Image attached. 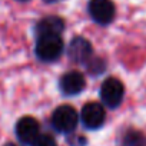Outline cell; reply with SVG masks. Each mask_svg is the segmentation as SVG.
Segmentation results:
<instances>
[{
	"label": "cell",
	"instance_id": "cell-1",
	"mask_svg": "<svg viewBox=\"0 0 146 146\" xmlns=\"http://www.w3.org/2000/svg\"><path fill=\"white\" fill-rule=\"evenodd\" d=\"M79 122V115L75 108L69 105H62L54 109L52 115V125L60 133H70L76 129Z\"/></svg>",
	"mask_w": 146,
	"mask_h": 146
},
{
	"label": "cell",
	"instance_id": "cell-2",
	"mask_svg": "<svg viewBox=\"0 0 146 146\" xmlns=\"http://www.w3.org/2000/svg\"><path fill=\"white\" fill-rule=\"evenodd\" d=\"M64 44L60 36L39 37L36 43V56L43 62H54L63 53Z\"/></svg>",
	"mask_w": 146,
	"mask_h": 146
},
{
	"label": "cell",
	"instance_id": "cell-3",
	"mask_svg": "<svg viewBox=\"0 0 146 146\" xmlns=\"http://www.w3.org/2000/svg\"><path fill=\"white\" fill-rule=\"evenodd\" d=\"M125 96L123 83L116 78H108L100 86L102 102L109 108H117Z\"/></svg>",
	"mask_w": 146,
	"mask_h": 146
},
{
	"label": "cell",
	"instance_id": "cell-4",
	"mask_svg": "<svg viewBox=\"0 0 146 146\" xmlns=\"http://www.w3.org/2000/svg\"><path fill=\"white\" fill-rule=\"evenodd\" d=\"M16 136L23 145H33L40 136L39 122L32 116H25L16 123Z\"/></svg>",
	"mask_w": 146,
	"mask_h": 146
},
{
	"label": "cell",
	"instance_id": "cell-5",
	"mask_svg": "<svg viewBox=\"0 0 146 146\" xmlns=\"http://www.w3.org/2000/svg\"><path fill=\"white\" fill-rule=\"evenodd\" d=\"M80 119L88 129H99L105 123L106 113L100 103L89 102L83 106V109L80 112Z\"/></svg>",
	"mask_w": 146,
	"mask_h": 146
},
{
	"label": "cell",
	"instance_id": "cell-6",
	"mask_svg": "<svg viewBox=\"0 0 146 146\" xmlns=\"http://www.w3.org/2000/svg\"><path fill=\"white\" fill-rule=\"evenodd\" d=\"M89 13L99 25H109L115 19V5L110 0H90Z\"/></svg>",
	"mask_w": 146,
	"mask_h": 146
},
{
	"label": "cell",
	"instance_id": "cell-7",
	"mask_svg": "<svg viewBox=\"0 0 146 146\" xmlns=\"http://www.w3.org/2000/svg\"><path fill=\"white\" fill-rule=\"evenodd\" d=\"M67 56L78 63H88L92 59V44L83 37H75L67 47Z\"/></svg>",
	"mask_w": 146,
	"mask_h": 146
},
{
	"label": "cell",
	"instance_id": "cell-8",
	"mask_svg": "<svg viewBox=\"0 0 146 146\" xmlns=\"http://www.w3.org/2000/svg\"><path fill=\"white\" fill-rule=\"evenodd\" d=\"M85 78L79 72H67L60 79V90L67 96H75L85 89Z\"/></svg>",
	"mask_w": 146,
	"mask_h": 146
},
{
	"label": "cell",
	"instance_id": "cell-9",
	"mask_svg": "<svg viewBox=\"0 0 146 146\" xmlns=\"http://www.w3.org/2000/svg\"><path fill=\"white\" fill-rule=\"evenodd\" d=\"M63 30H64V22L57 16H47L36 25L37 39L46 36H60Z\"/></svg>",
	"mask_w": 146,
	"mask_h": 146
},
{
	"label": "cell",
	"instance_id": "cell-10",
	"mask_svg": "<svg viewBox=\"0 0 146 146\" xmlns=\"http://www.w3.org/2000/svg\"><path fill=\"white\" fill-rule=\"evenodd\" d=\"M122 146H145V136L135 129H129L123 133Z\"/></svg>",
	"mask_w": 146,
	"mask_h": 146
},
{
	"label": "cell",
	"instance_id": "cell-11",
	"mask_svg": "<svg viewBox=\"0 0 146 146\" xmlns=\"http://www.w3.org/2000/svg\"><path fill=\"white\" fill-rule=\"evenodd\" d=\"M32 146H57L56 140L50 135H40Z\"/></svg>",
	"mask_w": 146,
	"mask_h": 146
},
{
	"label": "cell",
	"instance_id": "cell-12",
	"mask_svg": "<svg viewBox=\"0 0 146 146\" xmlns=\"http://www.w3.org/2000/svg\"><path fill=\"white\" fill-rule=\"evenodd\" d=\"M103 62L100 59H90L88 62V70L93 72V73H99V72H103Z\"/></svg>",
	"mask_w": 146,
	"mask_h": 146
},
{
	"label": "cell",
	"instance_id": "cell-13",
	"mask_svg": "<svg viewBox=\"0 0 146 146\" xmlns=\"http://www.w3.org/2000/svg\"><path fill=\"white\" fill-rule=\"evenodd\" d=\"M85 142H86V140H85L82 136H75V140H73V139L69 140V143H70L72 146H83Z\"/></svg>",
	"mask_w": 146,
	"mask_h": 146
},
{
	"label": "cell",
	"instance_id": "cell-14",
	"mask_svg": "<svg viewBox=\"0 0 146 146\" xmlns=\"http://www.w3.org/2000/svg\"><path fill=\"white\" fill-rule=\"evenodd\" d=\"M5 146H19V145H16V143H6Z\"/></svg>",
	"mask_w": 146,
	"mask_h": 146
},
{
	"label": "cell",
	"instance_id": "cell-15",
	"mask_svg": "<svg viewBox=\"0 0 146 146\" xmlns=\"http://www.w3.org/2000/svg\"><path fill=\"white\" fill-rule=\"evenodd\" d=\"M46 3H53V2H57V0H44Z\"/></svg>",
	"mask_w": 146,
	"mask_h": 146
},
{
	"label": "cell",
	"instance_id": "cell-16",
	"mask_svg": "<svg viewBox=\"0 0 146 146\" xmlns=\"http://www.w3.org/2000/svg\"><path fill=\"white\" fill-rule=\"evenodd\" d=\"M17 2H29V0H17Z\"/></svg>",
	"mask_w": 146,
	"mask_h": 146
}]
</instances>
